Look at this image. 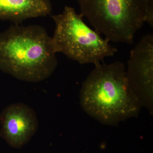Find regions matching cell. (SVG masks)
Returning <instances> with one entry per match:
<instances>
[{
  "label": "cell",
  "instance_id": "1",
  "mask_svg": "<svg viewBox=\"0 0 153 153\" xmlns=\"http://www.w3.org/2000/svg\"><path fill=\"white\" fill-rule=\"evenodd\" d=\"M52 37L38 25H11L0 33V70L22 81L38 82L50 77L57 65Z\"/></svg>",
  "mask_w": 153,
  "mask_h": 153
},
{
  "label": "cell",
  "instance_id": "7",
  "mask_svg": "<svg viewBox=\"0 0 153 153\" xmlns=\"http://www.w3.org/2000/svg\"><path fill=\"white\" fill-rule=\"evenodd\" d=\"M50 0H0V20L19 24L25 20L50 15Z\"/></svg>",
  "mask_w": 153,
  "mask_h": 153
},
{
  "label": "cell",
  "instance_id": "4",
  "mask_svg": "<svg viewBox=\"0 0 153 153\" xmlns=\"http://www.w3.org/2000/svg\"><path fill=\"white\" fill-rule=\"evenodd\" d=\"M52 17L55 24L52 40L58 52L69 59L95 66L117 52L109 41L85 25L81 14L73 8L66 6L62 13Z\"/></svg>",
  "mask_w": 153,
  "mask_h": 153
},
{
  "label": "cell",
  "instance_id": "6",
  "mask_svg": "<svg viewBox=\"0 0 153 153\" xmlns=\"http://www.w3.org/2000/svg\"><path fill=\"white\" fill-rule=\"evenodd\" d=\"M0 137L16 149H21L27 143L38 127L36 113L29 105L21 102L6 107L0 114Z\"/></svg>",
  "mask_w": 153,
  "mask_h": 153
},
{
  "label": "cell",
  "instance_id": "5",
  "mask_svg": "<svg viewBox=\"0 0 153 153\" xmlns=\"http://www.w3.org/2000/svg\"><path fill=\"white\" fill-rule=\"evenodd\" d=\"M127 83L141 106L153 113V36H143L131 51L126 71Z\"/></svg>",
  "mask_w": 153,
  "mask_h": 153
},
{
  "label": "cell",
  "instance_id": "2",
  "mask_svg": "<svg viewBox=\"0 0 153 153\" xmlns=\"http://www.w3.org/2000/svg\"><path fill=\"white\" fill-rule=\"evenodd\" d=\"M125 74L120 61L95 65L80 89L83 110L100 123L110 126L137 116L141 106L128 87Z\"/></svg>",
  "mask_w": 153,
  "mask_h": 153
},
{
  "label": "cell",
  "instance_id": "3",
  "mask_svg": "<svg viewBox=\"0 0 153 153\" xmlns=\"http://www.w3.org/2000/svg\"><path fill=\"white\" fill-rule=\"evenodd\" d=\"M81 16L108 41L131 44L146 22L153 27V0H77Z\"/></svg>",
  "mask_w": 153,
  "mask_h": 153
}]
</instances>
